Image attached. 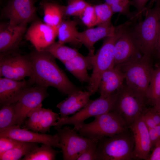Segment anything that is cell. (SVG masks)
<instances>
[{
    "instance_id": "cell-44",
    "label": "cell",
    "mask_w": 160,
    "mask_h": 160,
    "mask_svg": "<svg viewBox=\"0 0 160 160\" xmlns=\"http://www.w3.org/2000/svg\"><path fill=\"white\" fill-rule=\"evenodd\" d=\"M49 0H43V1H42V4L45 3V2H48V1Z\"/></svg>"
},
{
    "instance_id": "cell-35",
    "label": "cell",
    "mask_w": 160,
    "mask_h": 160,
    "mask_svg": "<svg viewBox=\"0 0 160 160\" xmlns=\"http://www.w3.org/2000/svg\"><path fill=\"white\" fill-rule=\"evenodd\" d=\"M98 140H92L77 160H97Z\"/></svg>"
},
{
    "instance_id": "cell-37",
    "label": "cell",
    "mask_w": 160,
    "mask_h": 160,
    "mask_svg": "<svg viewBox=\"0 0 160 160\" xmlns=\"http://www.w3.org/2000/svg\"><path fill=\"white\" fill-rule=\"evenodd\" d=\"M150 0H130L131 5L136 9V18L139 21L142 20V17L145 9L147 3Z\"/></svg>"
},
{
    "instance_id": "cell-21",
    "label": "cell",
    "mask_w": 160,
    "mask_h": 160,
    "mask_svg": "<svg viewBox=\"0 0 160 160\" xmlns=\"http://www.w3.org/2000/svg\"><path fill=\"white\" fill-rule=\"evenodd\" d=\"M89 91L81 90L68 96L65 100L56 105L60 111V119L74 114L84 107L89 101L92 95Z\"/></svg>"
},
{
    "instance_id": "cell-25",
    "label": "cell",
    "mask_w": 160,
    "mask_h": 160,
    "mask_svg": "<svg viewBox=\"0 0 160 160\" xmlns=\"http://www.w3.org/2000/svg\"><path fill=\"white\" fill-rule=\"evenodd\" d=\"M44 50L63 63L71 59L80 53L76 49L68 47L58 41L54 42Z\"/></svg>"
},
{
    "instance_id": "cell-6",
    "label": "cell",
    "mask_w": 160,
    "mask_h": 160,
    "mask_svg": "<svg viewBox=\"0 0 160 160\" xmlns=\"http://www.w3.org/2000/svg\"><path fill=\"white\" fill-rule=\"evenodd\" d=\"M92 122L81 125L76 131L81 135L92 140L111 137L129 128L123 119L115 113L109 111L95 117Z\"/></svg>"
},
{
    "instance_id": "cell-7",
    "label": "cell",
    "mask_w": 160,
    "mask_h": 160,
    "mask_svg": "<svg viewBox=\"0 0 160 160\" xmlns=\"http://www.w3.org/2000/svg\"><path fill=\"white\" fill-rule=\"evenodd\" d=\"M146 102L129 89L124 83L117 91L116 101L110 111L119 116L129 127L146 109Z\"/></svg>"
},
{
    "instance_id": "cell-33",
    "label": "cell",
    "mask_w": 160,
    "mask_h": 160,
    "mask_svg": "<svg viewBox=\"0 0 160 160\" xmlns=\"http://www.w3.org/2000/svg\"><path fill=\"white\" fill-rule=\"evenodd\" d=\"M42 104L31 111L28 113V118L25 122L24 128L36 132L43 113Z\"/></svg>"
},
{
    "instance_id": "cell-9",
    "label": "cell",
    "mask_w": 160,
    "mask_h": 160,
    "mask_svg": "<svg viewBox=\"0 0 160 160\" xmlns=\"http://www.w3.org/2000/svg\"><path fill=\"white\" fill-rule=\"evenodd\" d=\"M55 129L64 160H77L92 140L81 135L67 126Z\"/></svg>"
},
{
    "instance_id": "cell-13",
    "label": "cell",
    "mask_w": 160,
    "mask_h": 160,
    "mask_svg": "<svg viewBox=\"0 0 160 160\" xmlns=\"http://www.w3.org/2000/svg\"><path fill=\"white\" fill-rule=\"evenodd\" d=\"M25 36L36 50L44 51L55 42L57 36V28L35 20L27 30Z\"/></svg>"
},
{
    "instance_id": "cell-2",
    "label": "cell",
    "mask_w": 160,
    "mask_h": 160,
    "mask_svg": "<svg viewBox=\"0 0 160 160\" xmlns=\"http://www.w3.org/2000/svg\"><path fill=\"white\" fill-rule=\"evenodd\" d=\"M153 8L145 9L144 19L129 30L137 49L142 55L152 56L157 43L160 20V0Z\"/></svg>"
},
{
    "instance_id": "cell-16",
    "label": "cell",
    "mask_w": 160,
    "mask_h": 160,
    "mask_svg": "<svg viewBox=\"0 0 160 160\" xmlns=\"http://www.w3.org/2000/svg\"><path fill=\"white\" fill-rule=\"evenodd\" d=\"M130 25L124 31L115 44L114 66L135 59L140 54L131 35L129 28Z\"/></svg>"
},
{
    "instance_id": "cell-1",
    "label": "cell",
    "mask_w": 160,
    "mask_h": 160,
    "mask_svg": "<svg viewBox=\"0 0 160 160\" xmlns=\"http://www.w3.org/2000/svg\"><path fill=\"white\" fill-rule=\"evenodd\" d=\"M29 58L32 65L31 82L47 88L55 87L68 96L81 90L71 81L57 65L55 58L48 52L36 50Z\"/></svg>"
},
{
    "instance_id": "cell-41",
    "label": "cell",
    "mask_w": 160,
    "mask_h": 160,
    "mask_svg": "<svg viewBox=\"0 0 160 160\" xmlns=\"http://www.w3.org/2000/svg\"><path fill=\"white\" fill-rule=\"evenodd\" d=\"M105 3H106L110 6L117 3L123 0H104Z\"/></svg>"
},
{
    "instance_id": "cell-42",
    "label": "cell",
    "mask_w": 160,
    "mask_h": 160,
    "mask_svg": "<svg viewBox=\"0 0 160 160\" xmlns=\"http://www.w3.org/2000/svg\"><path fill=\"white\" fill-rule=\"evenodd\" d=\"M153 108L155 110L160 113V99Z\"/></svg>"
},
{
    "instance_id": "cell-32",
    "label": "cell",
    "mask_w": 160,
    "mask_h": 160,
    "mask_svg": "<svg viewBox=\"0 0 160 160\" xmlns=\"http://www.w3.org/2000/svg\"><path fill=\"white\" fill-rule=\"evenodd\" d=\"M89 4L85 0H68L65 16L79 17Z\"/></svg>"
},
{
    "instance_id": "cell-34",
    "label": "cell",
    "mask_w": 160,
    "mask_h": 160,
    "mask_svg": "<svg viewBox=\"0 0 160 160\" xmlns=\"http://www.w3.org/2000/svg\"><path fill=\"white\" fill-rule=\"evenodd\" d=\"M79 17L84 24L88 28L96 25L97 17L94 5L89 4Z\"/></svg>"
},
{
    "instance_id": "cell-43",
    "label": "cell",
    "mask_w": 160,
    "mask_h": 160,
    "mask_svg": "<svg viewBox=\"0 0 160 160\" xmlns=\"http://www.w3.org/2000/svg\"><path fill=\"white\" fill-rule=\"evenodd\" d=\"M158 0H150L149 4L146 6L145 9L151 8L153 3Z\"/></svg>"
},
{
    "instance_id": "cell-24",
    "label": "cell",
    "mask_w": 160,
    "mask_h": 160,
    "mask_svg": "<svg viewBox=\"0 0 160 160\" xmlns=\"http://www.w3.org/2000/svg\"><path fill=\"white\" fill-rule=\"evenodd\" d=\"M42 4L44 22L50 26L57 28L65 16V6L48 2Z\"/></svg>"
},
{
    "instance_id": "cell-38",
    "label": "cell",
    "mask_w": 160,
    "mask_h": 160,
    "mask_svg": "<svg viewBox=\"0 0 160 160\" xmlns=\"http://www.w3.org/2000/svg\"><path fill=\"white\" fill-rule=\"evenodd\" d=\"M148 129L152 148L155 147L160 140V124Z\"/></svg>"
},
{
    "instance_id": "cell-40",
    "label": "cell",
    "mask_w": 160,
    "mask_h": 160,
    "mask_svg": "<svg viewBox=\"0 0 160 160\" xmlns=\"http://www.w3.org/2000/svg\"><path fill=\"white\" fill-rule=\"evenodd\" d=\"M155 52H156L157 57L160 59V20L158 38Z\"/></svg>"
},
{
    "instance_id": "cell-3",
    "label": "cell",
    "mask_w": 160,
    "mask_h": 160,
    "mask_svg": "<svg viewBox=\"0 0 160 160\" xmlns=\"http://www.w3.org/2000/svg\"><path fill=\"white\" fill-rule=\"evenodd\" d=\"M151 56L142 55L116 66L124 74V83L131 90L147 103L146 93L154 68Z\"/></svg>"
},
{
    "instance_id": "cell-19",
    "label": "cell",
    "mask_w": 160,
    "mask_h": 160,
    "mask_svg": "<svg viewBox=\"0 0 160 160\" xmlns=\"http://www.w3.org/2000/svg\"><path fill=\"white\" fill-rule=\"evenodd\" d=\"M117 27L112 25L89 28L83 31H78L77 37L80 43L83 44L88 50V55L92 56L95 54L94 46L95 43L102 39L112 35L115 32Z\"/></svg>"
},
{
    "instance_id": "cell-18",
    "label": "cell",
    "mask_w": 160,
    "mask_h": 160,
    "mask_svg": "<svg viewBox=\"0 0 160 160\" xmlns=\"http://www.w3.org/2000/svg\"><path fill=\"white\" fill-rule=\"evenodd\" d=\"M29 83L24 79L16 81L0 77V106L17 102L25 89L30 86Z\"/></svg>"
},
{
    "instance_id": "cell-36",
    "label": "cell",
    "mask_w": 160,
    "mask_h": 160,
    "mask_svg": "<svg viewBox=\"0 0 160 160\" xmlns=\"http://www.w3.org/2000/svg\"><path fill=\"white\" fill-rule=\"evenodd\" d=\"M23 142L9 137H0V155Z\"/></svg>"
},
{
    "instance_id": "cell-31",
    "label": "cell",
    "mask_w": 160,
    "mask_h": 160,
    "mask_svg": "<svg viewBox=\"0 0 160 160\" xmlns=\"http://www.w3.org/2000/svg\"><path fill=\"white\" fill-rule=\"evenodd\" d=\"M97 17L96 25H111L114 13L110 6L105 3L94 5Z\"/></svg>"
},
{
    "instance_id": "cell-30",
    "label": "cell",
    "mask_w": 160,
    "mask_h": 160,
    "mask_svg": "<svg viewBox=\"0 0 160 160\" xmlns=\"http://www.w3.org/2000/svg\"><path fill=\"white\" fill-rule=\"evenodd\" d=\"M60 118L59 114L52 110L43 108V111L36 132L45 133L49 132L50 127H55Z\"/></svg>"
},
{
    "instance_id": "cell-39",
    "label": "cell",
    "mask_w": 160,
    "mask_h": 160,
    "mask_svg": "<svg viewBox=\"0 0 160 160\" xmlns=\"http://www.w3.org/2000/svg\"><path fill=\"white\" fill-rule=\"evenodd\" d=\"M148 160H160V140L154 147Z\"/></svg>"
},
{
    "instance_id": "cell-12",
    "label": "cell",
    "mask_w": 160,
    "mask_h": 160,
    "mask_svg": "<svg viewBox=\"0 0 160 160\" xmlns=\"http://www.w3.org/2000/svg\"><path fill=\"white\" fill-rule=\"evenodd\" d=\"M2 13L9 20L8 23L11 26L28 24L35 21L36 7L34 0H10L3 8Z\"/></svg>"
},
{
    "instance_id": "cell-23",
    "label": "cell",
    "mask_w": 160,
    "mask_h": 160,
    "mask_svg": "<svg viewBox=\"0 0 160 160\" xmlns=\"http://www.w3.org/2000/svg\"><path fill=\"white\" fill-rule=\"evenodd\" d=\"M77 25L74 20H63L57 27L58 41L63 44L69 43L76 46L81 44L77 37L78 31Z\"/></svg>"
},
{
    "instance_id": "cell-8",
    "label": "cell",
    "mask_w": 160,
    "mask_h": 160,
    "mask_svg": "<svg viewBox=\"0 0 160 160\" xmlns=\"http://www.w3.org/2000/svg\"><path fill=\"white\" fill-rule=\"evenodd\" d=\"M117 91L105 98L99 97L90 100L84 107L72 116L59 118L55 128L56 129L64 125L71 124L74 126L73 129L76 131L87 119L109 112L116 100Z\"/></svg>"
},
{
    "instance_id": "cell-29",
    "label": "cell",
    "mask_w": 160,
    "mask_h": 160,
    "mask_svg": "<svg viewBox=\"0 0 160 160\" xmlns=\"http://www.w3.org/2000/svg\"><path fill=\"white\" fill-rule=\"evenodd\" d=\"M15 103L5 105L0 110V132L15 125Z\"/></svg>"
},
{
    "instance_id": "cell-27",
    "label": "cell",
    "mask_w": 160,
    "mask_h": 160,
    "mask_svg": "<svg viewBox=\"0 0 160 160\" xmlns=\"http://www.w3.org/2000/svg\"><path fill=\"white\" fill-rule=\"evenodd\" d=\"M52 146L42 144L25 155L23 160H54L59 151L55 150Z\"/></svg>"
},
{
    "instance_id": "cell-15",
    "label": "cell",
    "mask_w": 160,
    "mask_h": 160,
    "mask_svg": "<svg viewBox=\"0 0 160 160\" xmlns=\"http://www.w3.org/2000/svg\"><path fill=\"white\" fill-rule=\"evenodd\" d=\"M134 140V159L148 160L151 144L148 129L140 117L137 119L129 127Z\"/></svg>"
},
{
    "instance_id": "cell-17",
    "label": "cell",
    "mask_w": 160,
    "mask_h": 160,
    "mask_svg": "<svg viewBox=\"0 0 160 160\" xmlns=\"http://www.w3.org/2000/svg\"><path fill=\"white\" fill-rule=\"evenodd\" d=\"M28 24L11 26L8 23H1L0 25V51L8 52L18 45L27 30Z\"/></svg>"
},
{
    "instance_id": "cell-10",
    "label": "cell",
    "mask_w": 160,
    "mask_h": 160,
    "mask_svg": "<svg viewBox=\"0 0 160 160\" xmlns=\"http://www.w3.org/2000/svg\"><path fill=\"white\" fill-rule=\"evenodd\" d=\"M47 88L38 85L28 87L15 103V125L20 127L29 112L42 104L48 96Z\"/></svg>"
},
{
    "instance_id": "cell-14",
    "label": "cell",
    "mask_w": 160,
    "mask_h": 160,
    "mask_svg": "<svg viewBox=\"0 0 160 160\" xmlns=\"http://www.w3.org/2000/svg\"><path fill=\"white\" fill-rule=\"evenodd\" d=\"M15 125L0 132V137H9L23 142H31L50 145L60 149L59 137L57 133L54 135L38 133Z\"/></svg>"
},
{
    "instance_id": "cell-5",
    "label": "cell",
    "mask_w": 160,
    "mask_h": 160,
    "mask_svg": "<svg viewBox=\"0 0 160 160\" xmlns=\"http://www.w3.org/2000/svg\"><path fill=\"white\" fill-rule=\"evenodd\" d=\"M134 140L129 127L124 132L98 140L97 160H131L134 159Z\"/></svg>"
},
{
    "instance_id": "cell-22",
    "label": "cell",
    "mask_w": 160,
    "mask_h": 160,
    "mask_svg": "<svg viewBox=\"0 0 160 160\" xmlns=\"http://www.w3.org/2000/svg\"><path fill=\"white\" fill-rule=\"evenodd\" d=\"M92 56H84L79 53L63 63L67 70L80 82L89 83L90 76L88 70L92 68Z\"/></svg>"
},
{
    "instance_id": "cell-11",
    "label": "cell",
    "mask_w": 160,
    "mask_h": 160,
    "mask_svg": "<svg viewBox=\"0 0 160 160\" xmlns=\"http://www.w3.org/2000/svg\"><path fill=\"white\" fill-rule=\"evenodd\" d=\"M32 65L29 58L20 55L4 56L1 55L0 76L21 81L26 77H30Z\"/></svg>"
},
{
    "instance_id": "cell-4",
    "label": "cell",
    "mask_w": 160,
    "mask_h": 160,
    "mask_svg": "<svg viewBox=\"0 0 160 160\" xmlns=\"http://www.w3.org/2000/svg\"><path fill=\"white\" fill-rule=\"evenodd\" d=\"M129 21L117 26L114 33L105 38L103 43L92 56V71L90 76L87 91L92 95L97 91L103 73L114 67V47L116 43L129 25Z\"/></svg>"
},
{
    "instance_id": "cell-26",
    "label": "cell",
    "mask_w": 160,
    "mask_h": 160,
    "mask_svg": "<svg viewBox=\"0 0 160 160\" xmlns=\"http://www.w3.org/2000/svg\"><path fill=\"white\" fill-rule=\"evenodd\" d=\"M146 97L147 103L153 106L160 99V64L153 69Z\"/></svg>"
},
{
    "instance_id": "cell-28",
    "label": "cell",
    "mask_w": 160,
    "mask_h": 160,
    "mask_svg": "<svg viewBox=\"0 0 160 160\" xmlns=\"http://www.w3.org/2000/svg\"><path fill=\"white\" fill-rule=\"evenodd\" d=\"M38 143L23 142L0 155V160H18L38 147Z\"/></svg>"
},
{
    "instance_id": "cell-20",
    "label": "cell",
    "mask_w": 160,
    "mask_h": 160,
    "mask_svg": "<svg viewBox=\"0 0 160 160\" xmlns=\"http://www.w3.org/2000/svg\"><path fill=\"white\" fill-rule=\"evenodd\" d=\"M124 80V73L116 67L105 71L102 74L98 87L100 97L106 98L117 91L123 85Z\"/></svg>"
}]
</instances>
